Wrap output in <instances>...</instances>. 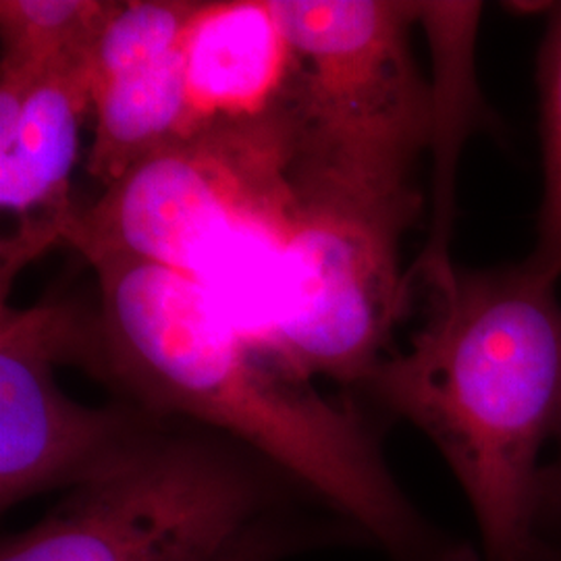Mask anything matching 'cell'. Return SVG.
Instances as JSON below:
<instances>
[{
  "label": "cell",
  "mask_w": 561,
  "mask_h": 561,
  "mask_svg": "<svg viewBox=\"0 0 561 561\" xmlns=\"http://www.w3.org/2000/svg\"><path fill=\"white\" fill-rule=\"evenodd\" d=\"M78 368L117 400L256 451L391 561H479L408 500L358 401L329 400L275 345L248 337L194 273L113 259Z\"/></svg>",
  "instance_id": "1"
},
{
  "label": "cell",
  "mask_w": 561,
  "mask_h": 561,
  "mask_svg": "<svg viewBox=\"0 0 561 561\" xmlns=\"http://www.w3.org/2000/svg\"><path fill=\"white\" fill-rule=\"evenodd\" d=\"M558 283L530 262L458 268L424 289V317L358 391L414 424L451 468L481 533L482 561H528L542 449L561 426Z\"/></svg>",
  "instance_id": "2"
},
{
  "label": "cell",
  "mask_w": 561,
  "mask_h": 561,
  "mask_svg": "<svg viewBox=\"0 0 561 561\" xmlns=\"http://www.w3.org/2000/svg\"><path fill=\"white\" fill-rule=\"evenodd\" d=\"M294 53L285 102L294 202L422 204L431 85L412 48L419 2L268 0Z\"/></svg>",
  "instance_id": "3"
},
{
  "label": "cell",
  "mask_w": 561,
  "mask_h": 561,
  "mask_svg": "<svg viewBox=\"0 0 561 561\" xmlns=\"http://www.w3.org/2000/svg\"><path fill=\"white\" fill-rule=\"evenodd\" d=\"M296 491L310 495L250 447L171 419L134 456L7 537L0 561H225L287 516Z\"/></svg>",
  "instance_id": "4"
},
{
  "label": "cell",
  "mask_w": 561,
  "mask_h": 561,
  "mask_svg": "<svg viewBox=\"0 0 561 561\" xmlns=\"http://www.w3.org/2000/svg\"><path fill=\"white\" fill-rule=\"evenodd\" d=\"M422 204L296 202L275 240V347L306 377L358 389L393 350L416 287L400 245Z\"/></svg>",
  "instance_id": "5"
},
{
  "label": "cell",
  "mask_w": 561,
  "mask_h": 561,
  "mask_svg": "<svg viewBox=\"0 0 561 561\" xmlns=\"http://www.w3.org/2000/svg\"><path fill=\"white\" fill-rule=\"evenodd\" d=\"M283 140L271 121L178 141L81 208L65 245L90 264L131 259L192 273L190 259L229 225L277 240L291 204Z\"/></svg>",
  "instance_id": "6"
},
{
  "label": "cell",
  "mask_w": 561,
  "mask_h": 561,
  "mask_svg": "<svg viewBox=\"0 0 561 561\" xmlns=\"http://www.w3.org/2000/svg\"><path fill=\"white\" fill-rule=\"evenodd\" d=\"M92 308L48 296L0 306V505L73 489L119 466L171 419L117 400H71L55 366H76Z\"/></svg>",
  "instance_id": "7"
},
{
  "label": "cell",
  "mask_w": 561,
  "mask_h": 561,
  "mask_svg": "<svg viewBox=\"0 0 561 561\" xmlns=\"http://www.w3.org/2000/svg\"><path fill=\"white\" fill-rule=\"evenodd\" d=\"M88 55L44 69L20 113L0 121V206L18 219L15 231L0 245L2 304L21 268L62 245L80 215L71 198V175L80 154L81 127L92 117Z\"/></svg>",
  "instance_id": "8"
},
{
  "label": "cell",
  "mask_w": 561,
  "mask_h": 561,
  "mask_svg": "<svg viewBox=\"0 0 561 561\" xmlns=\"http://www.w3.org/2000/svg\"><path fill=\"white\" fill-rule=\"evenodd\" d=\"M190 138L279 117L294 53L268 0L202 2L185 42Z\"/></svg>",
  "instance_id": "9"
},
{
  "label": "cell",
  "mask_w": 561,
  "mask_h": 561,
  "mask_svg": "<svg viewBox=\"0 0 561 561\" xmlns=\"http://www.w3.org/2000/svg\"><path fill=\"white\" fill-rule=\"evenodd\" d=\"M482 2L424 0L419 25L431 50V134L433 159L431 229L421 259L410 268L414 287H435L451 279L456 264L449 241L456 219V180L461 150L470 136L495 127L477 73V41Z\"/></svg>",
  "instance_id": "10"
},
{
  "label": "cell",
  "mask_w": 561,
  "mask_h": 561,
  "mask_svg": "<svg viewBox=\"0 0 561 561\" xmlns=\"http://www.w3.org/2000/svg\"><path fill=\"white\" fill-rule=\"evenodd\" d=\"M92 119L94 141L85 169L104 187L152 154L190 140L183 44L161 59L94 83Z\"/></svg>",
  "instance_id": "11"
},
{
  "label": "cell",
  "mask_w": 561,
  "mask_h": 561,
  "mask_svg": "<svg viewBox=\"0 0 561 561\" xmlns=\"http://www.w3.org/2000/svg\"><path fill=\"white\" fill-rule=\"evenodd\" d=\"M113 0H0V69L41 76L88 55Z\"/></svg>",
  "instance_id": "12"
},
{
  "label": "cell",
  "mask_w": 561,
  "mask_h": 561,
  "mask_svg": "<svg viewBox=\"0 0 561 561\" xmlns=\"http://www.w3.org/2000/svg\"><path fill=\"white\" fill-rule=\"evenodd\" d=\"M201 7V0H113L88 55L92 85L178 50Z\"/></svg>",
  "instance_id": "13"
},
{
  "label": "cell",
  "mask_w": 561,
  "mask_h": 561,
  "mask_svg": "<svg viewBox=\"0 0 561 561\" xmlns=\"http://www.w3.org/2000/svg\"><path fill=\"white\" fill-rule=\"evenodd\" d=\"M539 129L542 150V201L537 243L526 261L547 279H561V2L547 13L537 57Z\"/></svg>",
  "instance_id": "14"
},
{
  "label": "cell",
  "mask_w": 561,
  "mask_h": 561,
  "mask_svg": "<svg viewBox=\"0 0 561 561\" xmlns=\"http://www.w3.org/2000/svg\"><path fill=\"white\" fill-rule=\"evenodd\" d=\"M312 533V524H298L287 514L254 530L225 561H279L310 542L322 541Z\"/></svg>",
  "instance_id": "15"
},
{
  "label": "cell",
  "mask_w": 561,
  "mask_h": 561,
  "mask_svg": "<svg viewBox=\"0 0 561 561\" xmlns=\"http://www.w3.org/2000/svg\"><path fill=\"white\" fill-rule=\"evenodd\" d=\"M553 458L545 461L539 481L537 528L539 537L561 533V426L556 435Z\"/></svg>",
  "instance_id": "16"
},
{
  "label": "cell",
  "mask_w": 561,
  "mask_h": 561,
  "mask_svg": "<svg viewBox=\"0 0 561 561\" xmlns=\"http://www.w3.org/2000/svg\"><path fill=\"white\" fill-rule=\"evenodd\" d=\"M528 561H561V541L541 537Z\"/></svg>",
  "instance_id": "17"
}]
</instances>
